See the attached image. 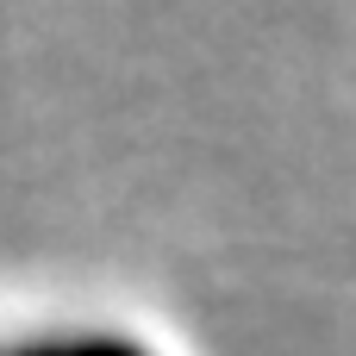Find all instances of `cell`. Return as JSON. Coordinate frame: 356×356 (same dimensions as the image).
<instances>
[{
  "mask_svg": "<svg viewBox=\"0 0 356 356\" xmlns=\"http://www.w3.org/2000/svg\"><path fill=\"white\" fill-rule=\"evenodd\" d=\"M19 356H144V350L125 338H75V344H31Z\"/></svg>",
  "mask_w": 356,
  "mask_h": 356,
  "instance_id": "cell-1",
  "label": "cell"
}]
</instances>
